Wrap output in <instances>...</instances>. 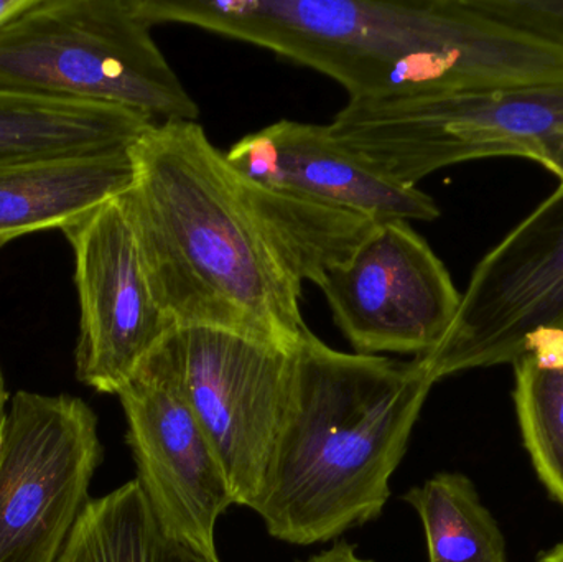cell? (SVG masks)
Segmentation results:
<instances>
[{
	"label": "cell",
	"instance_id": "9a60e30c",
	"mask_svg": "<svg viewBox=\"0 0 563 562\" xmlns=\"http://www.w3.org/2000/svg\"><path fill=\"white\" fill-rule=\"evenodd\" d=\"M56 562H211L165 533L137 481L91 500Z\"/></svg>",
	"mask_w": 563,
	"mask_h": 562
},
{
	"label": "cell",
	"instance_id": "5b68a950",
	"mask_svg": "<svg viewBox=\"0 0 563 562\" xmlns=\"http://www.w3.org/2000/svg\"><path fill=\"white\" fill-rule=\"evenodd\" d=\"M328 129L406 187L450 165L495 157L538 162L563 181V81L347 101Z\"/></svg>",
	"mask_w": 563,
	"mask_h": 562
},
{
	"label": "cell",
	"instance_id": "d6986e66",
	"mask_svg": "<svg viewBox=\"0 0 563 562\" xmlns=\"http://www.w3.org/2000/svg\"><path fill=\"white\" fill-rule=\"evenodd\" d=\"M298 562H374L369 560H363L357 557L356 550L353 544H347L346 541H340L334 544L330 550L321 551V553L313 554L308 560Z\"/></svg>",
	"mask_w": 563,
	"mask_h": 562
},
{
	"label": "cell",
	"instance_id": "277c9868",
	"mask_svg": "<svg viewBox=\"0 0 563 562\" xmlns=\"http://www.w3.org/2000/svg\"><path fill=\"white\" fill-rule=\"evenodd\" d=\"M152 29L141 0H35L0 26V89L119 106L154 124L197 121Z\"/></svg>",
	"mask_w": 563,
	"mask_h": 562
},
{
	"label": "cell",
	"instance_id": "52a82bcc",
	"mask_svg": "<svg viewBox=\"0 0 563 562\" xmlns=\"http://www.w3.org/2000/svg\"><path fill=\"white\" fill-rule=\"evenodd\" d=\"M563 332V181L478 264L443 339L420 360L435 383L515 363Z\"/></svg>",
	"mask_w": 563,
	"mask_h": 562
},
{
	"label": "cell",
	"instance_id": "ffe728a7",
	"mask_svg": "<svg viewBox=\"0 0 563 562\" xmlns=\"http://www.w3.org/2000/svg\"><path fill=\"white\" fill-rule=\"evenodd\" d=\"M35 0H0V26L29 9Z\"/></svg>",
	"mask_w": 563,
	"mask_h": 562
},
{
	"label": "cell",
	"instance_id": "6da1fadb",
	"mask_svg": "<svg viewBox=\"0 0 563 562\" xmlns=\"http://www.w3.org/2000/svg\"><path fill=\"white\" fill-rule=\"evenodd\" d=\"M119 197L152 290L177 327H211L294 352L305 283L344 260L374 221L280 194L238 170L197 121L148 128Z\"/></svg>",
	"mask_w": 563,
	"mask_h": 562
},
{
	"label": "cell",
	"instance_id": "ba28073f",
	"mask_svg": "<svg viewBox=\"0 0 563 562\" xmlns=\"http://www.w3.org/2000/svg\"><path fill=\"white\" fill-rule=\"evenodd\" d=\"M118 396L137 467L135 481L158 525L208 561L221 562L217 525L233 507V492L168 340Z\"/></svg>",
	"mask_w": 563,
	"mask_h": 562
},
{
	"label": "cell",
	"instance_id": "9c48e42d",
	"mask_svg": "<svg viewBox=\"0 0 563 562\" xmlns=\"http://www.w3.org/2000/svg\"><path fill=\"white\" fill-rule=\"evenodd\" d=\"M317 287L360 355L432 352L462 299L443 261L406 220L374 224Z\"/></svg>",
	"mask_w": 563,
	"mask_h": 562
},
{
	"label": "cell",
	"instance_id": "8992f818",
	"mask_svg": "<svg viewBox=\"0 0 563 562\" xmlns=\"http://www.w3.org/2000/svg\"><path fill=\"white\" fill-rule=\"evenodd\" d=\"M98 418L69 395L16 392L0 448V562H56L101 464Z\"/></svg>",
	"mask_w": 563,
	"mask_h": 562
},
{
	"label": "cell",
	"instance_id": "7a4b0ae2",
	"mask_svg": "<svg viewBox=\"0 0 563 562\" xmlns=\"http://www.w3.org/2000/svg\"><path fill=\"white\" fill-rule=\"evenodd\" d=\"M152 25L185 23L271 49L340 82L350 101L563 81V46L472 0H141Z\"/></svg>",
	"mask_w": 563,
	"mask_h": 562
},
{
	"label": "cell",
	"instance_id": "ac0fdd59",
	"mask_svg": "<svg viewBox=\"0 0 563 562\" xmlns=\"http://www.w3.org/2000/svg\"><path fill=\"white\" fill-rule=\"evenodd\" d=\"M472 3L498 22L563 46V0H472Z\"/></svg>",
	"mask_w": 563,
	"mask_h": 562
},
{
	"label": "cell",
	"instance_id": "7c38bea8",
	"mask_svg": "<svg viewBox=\"0 0 563 562\" xmlns=\"http://www.w3.org/2000/svg\"><path fill=\"white\" fill-rule=\"evenodd\" d=\"M227 157L271 190L340 208L374 223L440 217L430 195L380 175L340 144L328 125L282 119L238 141Z\"/></svg>",
	"mask_w": 563,
	"mask_h": 562
},
{
	"label": "cell",
	"instance_id": "8fae6325",
	"mask_svg": "<svg viewBox=\"0 0 563 562\" xmlns=\"http://www.w3.org/2000/svg\"><path fill=\"white\" fill-rule=\"evenodd\" d=\"M75 257L79 299L76 378L115 395L178 329L152 290L121 200L112 198L62 230Z\"/></svg>",
	"mask_w": 563,
	"mask_h": 562
},
{
	"label": "cell",
	"instance_id": "7402d4cb",
	"mask_svg": "<svg viewBox=\"0 0 563 562\" xmlns=\"http://www.w3.org/2000/svg\"><path fill=\"white\" fill-rule=\"evenodd\" d=\"M539 562H563V543L542 553L539 557Z\"/></svg>",
	"mask_w": 563,
	"mask_h": 562
},
{
	"label": "cell",
	"instance_id": "44dd1931",
	"mask_svg": "<svg viewBox=\"0 0 563 562\" xmlns=\"http://www.w3.org/2000/svg\"><path fill=\"white\" fill-rule=\"evenodd\" d=\"M7 399H9V395H7L5 379H3L2 366H0V448H2L7 415H9V411H7Z\"/></svg>",
	"mask_w": 563,
	"mask_h": 562
},
{
	"label": "cell",
	"instance_id": "4fadbf2b",
	"mask_svg": "<svg viewBox=\"0 0 563 562\" xmlns=\"http://www.w3.org/2000/svg\"><path fill=\"white\" fill-rule=\"evenodd\" d=\"M129 148L0 161V251L124 195L135 175Z\"/></svg>",
	"mask_w": 563,
	"mask_h": 562
},
{
	"label": "cell",
	"instance_id": "3957f363",
	"mask_svg": "<svg viewBox=\"0 0 563 562\" xmlns=\"http://www.w3.org/2000/svg\"><path fill=\"white\" fill-rule=\"evenodd\" d=\"M433 385L419 359L338 352L307 330L253 508L271 537L310 547L377 520Z\"/></svg>",
	"mask_w": 563,
	"mask_h": 562
},
{
	"label": "cell",
	"instance_id": "5bb4252c",
	"mask_svg": "<svg viewBox=\"0 0 563 562\" xmlns=\"http://www.w3.org/2000/svg\"><path fill=\"white\" fill-rule=\"evenodd\" d=\"M152 125L119 106L0 89V161L129 148Z\"/></svg>",
	"mask_w": 563,
	"mask_h": 562
},
{
	"label": "cell",
	"instance_id": "2e32d148",
	"mask_svg": "<svg viewBox=\"0 0 563 562\" xmlns=\"http://www.w3.org/2000/svg\"><path fill=\"white\" fill-rule=\"evenodd\" d=\"M402 500L419 515L429 562H509L501 528L466 475H433Z\"/></svg>",
	"mask_w": 563,
	"mask_h": 562
},
{
	"label": "cell",
	"instance_id": "e0dca14e",
	"mask_svg": "<svg viewBox=\"0 0 563 562\" xmlns=\"http://www.w3.org/2000/svg\"><path fill=\"white\" fill-rule=\"evenodd\" d=\"M512 366L522 442L542 485L563 507V332L532 340Z\"/></svg>",
	"mask_w": 563,
	"mask_h": 562
},
{
	"label": "cell",
	"instance_id": "30bf717a",
	"mask_svg": "<svg viewBox=\"0 0 563 562\" xmlns=\"http://www.w3.org/2000/svg\"><path fill=\"white\" fill-rule=\"evenodd\" d=\"M168 342L234 505L253 510L287 409L294 352L211 327H178Z\"/></svg>",
	"mask_w": 563,
	"mask_h": 562
}]
</instances>
